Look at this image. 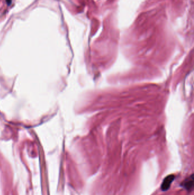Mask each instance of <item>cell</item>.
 <instances>
[{
	"label": "cell",
	"instance_id": "obj_1",
	"mask_svg": "<svg viewBox=\"0 0 194 195\" xmlns=\"http://www.w3.org/2000/svg\"><path fill=\"white\" fill-rule=\"evenodd\" d=\"M175 179L174 175H170L165 177L161 184V190L163 191H166L170 188L172 183Z\"/></svg>",
	"mask_w": 194,
	"mask_h": 195
},
{
	"label": "cell",
	"instance_id": "obj_2",
	"mask_svg": "<svg viewBox=\"0 0 194 195\" xmlns=\"http://www.w3.org/2000/svg\"><path fill=\"white\" fill-rule=\"evenodd\" d=\"M181 186L183 187L187 191H191L194 188V176L192 174L190 176L185 179L181 184Z\"/></svg>",
	"mask_w": 194,
	"mask_h": 195
}]
</instances>
